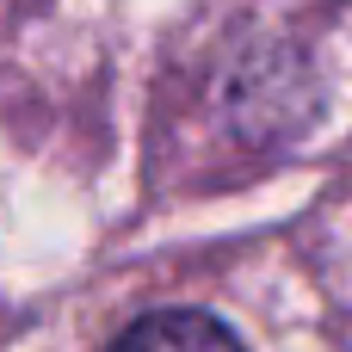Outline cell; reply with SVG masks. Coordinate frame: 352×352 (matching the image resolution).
<instances>
[{"mask_svg":"<svg viewBox=\"0 0 352 352\" xmlns=\"http://www.w3.org/2000/svg\"><path fill=\"white\" fill-rule=\"evenodd\" d=\"M111 352H241V340L204 309H155L130 322Z\"/></svg>","mask_w":352,"mask_h":352,"instance_id":"1","label":"cell"}]
</instances>
